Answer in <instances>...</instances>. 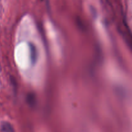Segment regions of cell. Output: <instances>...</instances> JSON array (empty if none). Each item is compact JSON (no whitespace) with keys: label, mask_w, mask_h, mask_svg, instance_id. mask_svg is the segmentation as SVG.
Masks as SVG:
<instances>
[{"label":"cell","mask_w":132,"mask_h":132,"mask_svg":"<svg viewBox=\"0 0 132 132\" xmlns=\"http://www.w3.org/2000/svg\"><path fill=\"white\" fill-rule=\"evenodd\" d=\"M1 132H15L12 125L7 121H3L0 126Z\"/></svg>","instance_id":"obj_2"},{"label":"cell","mask_w":132,"mask_h":132,"mask_svg":"<svg viewBox=\"0 0 132 132\" xmlns=\"http://www.w3.org/2000/svg\"><path fill=\"white\" fill-rule=\"evenodd\" d=\"M1 64H0V72H1Z\"/></svg>","instance_id":"obj_3"},{"label":"cell","mask_w":132,"mask_h":132,"mask_svg":"<svg viewBox=\"0 0 132 132\" xmlns=\"http://www.w3.org/2000/svg\"><path fill=\"white\" fill-rule=\"evenodd\" d=\"M46 31H47V34L50 39V41L52 42V45L53 46V48L56 52V54L59 53V46L58 43L57 36V33L55 30H54V28L52 26V24H48L46 25Z\"/></svg>","instance_id":"obj_1"}]
</instances>
